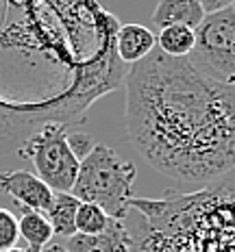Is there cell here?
I'll return each mask as SVG.
<instances>
[{"mask_svg": "<svg viewBox=\"0 0 235 252\" xmlns=\"http://www.w3.org/2000/svg\"><path fill=\"white\" fill-rule=\"evenodd\" d=\"M124 115L131 144L161 174L207 185L235 167V85L190 57L153 50L131 65Z\"/></svg>", "mask_w": 235, "mask_h": 252, "instance_id": "obj_1", "label": "cell"}, {"mask_svg": "<svg viewBox=\"0 0 235 252\" xmlns=\"http://www.w3.org/2000/svg\"><path fill=\"white\" fill-rule=\"evenodd\" d=\"M131 252H235V167L194 193L131 198Z\"/></svg>", "mask_w": 235, "mask_h": 252, "instance_id": "obj_2", "label": "cell"}, {"mask_svg": "<svg viewBox=\"0 0 235 252\" xmlns=\"http://www.w3.org/2000/svg\"><path fill=\"white\" fill-rule=\"evenodd\" d=\"M137 170L131 161L122 159L113 148L96 144L92 152L81 159L78 174L72 187V196L81 202H92L101 207L109 218L127 222L131 213L133 183Z\"/></svg>", "mask_w": 235, "mask_h": 252, "instance_id": "obj_3", "label": "cell"}, {"mask_svg": "<svg viewBox=\"0 0 235 252\" xmlns=\"http://www.w3.org/2000/svg\"><path fill=\"white\" fill-rule=\"evenodd\" d=\"M22 155L52 191H72L81 161L67 146V126L44 122L22 144Z\"/></svg>", "mask_w": 235, "mask_h": 252, "instance_id": "obj_4", "label": "cell"}, {"mask_svg": "<svg viewBox=\"0 0 235 252\" xmlns=\"http://www.w3.org/2000/svg\"><path fill=\"white\" fill-rule=\"evenodd\" d=\"M196 41L190 61L202 74L235 85V11L233 7L209 13L194 29Z\"/></svg>", "mask_w": 235, "mask_h": 252, "instance_id": "obj_5", "label": "cell"}, {"mask_svg": "<svg viewBox=\"0 0 235 252\" xmlns=\"http://www.w3.org/2000/svg\"><path fill=\"white\" fill-rule=\"evenodd\" d=\"M0 191L13 198L26 211L46 213L52 202V189L29 170H9L0 172Z\"/></svg>", "mask_w": 235, "mask_h": 252, "instance_id": "obj_6", "label": "cell"}, {"mask_svg": "<svg viewBox=\"0 0 235 252\" xmlns=\"http://www.w3.org/2000/svg\"><path fill=\"white\" fill-rule=\"evenodd\" d=\"M67 252H131V235L124 222L113 220L98 235L74 233L67 239H59Z\"/></svg>", "mask_w": 235, "mask_h": 252, "instance_id": "obj_7", "label": "cell"}, {"mask_svg": "<svg viewBox=\"0 0 235 252\" xmlns=\"http://www.w3.org/2000/svg\"><path fill=\"white\" fill-rule=\"evenodd\" d=\"M157 48V35L150 29L142 24H124L116 33V55L122 63H135L144 61Z\"/></svg>", "mask_w": 235, "mask_h": 252, "instance_id": "obj_8", "label": "cell"}, {"mask_svg": "<svg viewBox=\"0 0 235 252\" xmlns=\"http://www.w3.org/2000/svg\"><path fill=\"white\" fill-rule=\"evenodd\" d=\"M205 18L198 0H159L153 11V24L159 29L166 26H187L196 29Z\"/></svg>", "mask_w": 235, "mask_h": 252, "instance_id": "obj_9", "label": "cell"}, {"mask_svg": "<svg viewBox=\"0 0 235 252\" xmlns=\"http://www.w3.org/2000/svg\"><path fill=\"white\" fill-rule=\"evenodd\" d=\"M78 200L70 191H55L52 193V202L46 209V220L52 226V233L59 239H67L76 233V211H78Z\"/></svg>", "mask_w": 235, "mask_h": 252, "instance_id": "obj_10", "label": "cell"}, {"mask_svg": "<svg viewBox=\"0 0 235 252\" xmlns=\"http://www.w3.org/2000/svg\"><path fill=\"white\" fill-rule=\"evenodd\" d=\"M194 29L166 26V29H159V35H157V50H161L168 57H190L194 50Z\"/></svg>", "mask_w": 235, "mask_h": 252, "instance_id": "obj_11", "label": "cell"}, {"mask_svg": "<svg viewBox=\"0 0 235 252\" xmlns=\"http://www.w3.org/2000/svg\"><path fill=\"white\" fill-rule=\"evenodd\" d=\"M18 230L20 237L26 241V248H44L55 237L46 215L37 211H24L22 218L18 220Z\"/></svg>", "mask_w": 235, "mask_h": 252, "instance_id": "obj_12", "label": "cell"}, {"mask_svg": "<svg viewBox=\"0 0 235 252\" xmlns=\"http://www.w3.org/2000/svg\"><path fill=\"white\" fill-rule=\"evenodd\" d=\"M111 218L101 207L92 202H81L76 211V233L81 235H98L109 226Z\"/></svg>", "mask_w": 235, "mask_h": 252, "instance_id": "obj_13", "label": "cell"}, {"mask_svg": "<svg viewBox=\"0 0 235 252\" xmlns=\"http://www.w3.org/2000/svg\"><path fill=\"white\" fill-rule=\"evenodd\" d=\"M18 239H20L18 218L7 209H0V252L15 248Z\"/></svg>", "mask_w": 235, "mask_h": 252, "instance_id": "obj_14", "label": "cell"}, {"mask_svg": "<svg viewBox=\"0 0 235 252\" xmlns=\"http://www.w3.org/2000/svg\"><path fill=\"white\" fill-rule=\"evenodd\" d=\"M67 146H70V150L74 152L76 159L81 161V159H85V157L90 155L92 148L96 144H94V137L90 133H81V130L70 133V130H67Z\"/></svg>", "mask_w": 235, "mask_h": 252, "instance_id": "obj_15", "label": "cell"}, {"mask_svg": "<svg viewBox=\"0 0 235 252\" xmlns=\"http://www.w3.org/2000/svg\"><path fill=\"white\" fill-rule=\"evenodd\" d=\"M198 2H201V7H202V11H205V15L233 7V0H198Z\"/></svg>", "mask_w": 235, "mask_h": 252, "instance_id": "obj_16", "label": "cell"}, {"mask_svg": "<svg viewBox=\"0 0 235 252\" xmlns=\"http://www.w3.org/2000/svg\"><path fill=\"white\" fill-rule=\"evenodd\" d=\"M39 252H67V250L61 246V241H50V244H46L44 248H39Z\"/></svg>", "mask_w": 235, "mask_h": 252, "instance_id": "obj_17", "label": "cell"}, {"mask_svg": "<svg viewBox=\"0 0 235 252\" xmlns=\"http://www.w3.org/2000/svg\"><path fill=\"white\" fill-rule=\"evenodd\" d=\"M4 252H26L24 248H18V246H15V248H9V250H4Z\"/></svg>", "mask_w": 235, "mask_h": 252, "instance_id": "obj_18", "label": "cell"}, {"mask_svg": "<svg viewBox=\"0 0 235 252\" xmlns=\"http://www.w3.org/2000/svg\"><path fill=\"white\" fill-rule=\"evenodd\" d=\"M233 11H235V0H233Z\"/></svg>", "mask_w": 235, "mask_h": 252, "instance_id": "obj_19", "label": "cell"}]
</instances>
